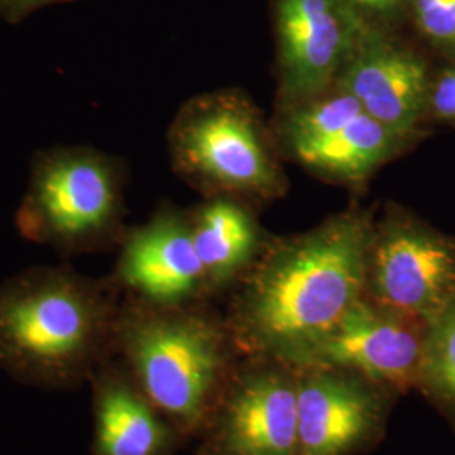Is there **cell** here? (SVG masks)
Instances as JSON below:
<instances>
[{
    "mask_svg": "<svg viewBox=\"0 0 455 455\" xmlns=\"http://www.w3.org/2000/svg\"><path fill=\"white\" fill-rule=\"evenodd\" d=\"M374 214L351 208L270 240L233 287L225 314L242 356L299 364L364 297Z\"/></svg>",
    "mask_w": 455,
    "mask_h": 455,
    "instance_id": "6da1fadb",
    "label": "cell"
},
{
    "mask_svg": "<svg viewBox=\"0 0 455 455\" xmlns=\"http://www.w3.org/2000/svg\"><path fill=\"white\" fill-rule=\"evenodd\" d=\"M116 283L66 267L31 268L0 283V368L65 388L95 376L115 353Z\"/></svg>",
    "mask_w": 455,
    "mask_h": 455,
    "instance_id": "7a4b0ae2",
    "label": "cell"
},
{
    "mask_svg": "<svg viewBox=\"0 0 455 455\" xmlns=\"http://www.w3.org/2000/svg\"><path fill=\"white\" fill-rule=\"evenodd\" d=\"M115 353L137 388L184 439L199 437L242 358L225 315L203 302L122 306Z\"/></svg>",
    "mask_w": 455,
    "mask_h": 455,
    "instance_id": "3957f363",
    "label": "cell"
},
{
    "mask_svg": "<svg viewBox=\"0 0 455 455\" xmlns=\"http://www.w3.org/2000/svg\"><path fill=\"white\" fill-rule=\"evenodd\" d=\"M167 142L174 171L210 197L272 199L285 191L276 139L255 107L236 92H212L186 101Z\"/></svg>",
    "mask_w": 455,
    "mask_h": 455,
    "instance_id": "277c9868",
    "label": "cell"
},
{
    "mask_svg": "<svg viewBox=\"0 0 455 455\" xmlns=\"http://www.w3.org/2000/svg\"><path fill=\"white\" fill-rule=\"evenodd\" d=\"M124 167L88 146L46 148L31 164L16 214L20 235L65 253L93 251L122 238Z\"/></svg>",
    "mask_w": 455,
    "mask_h": 455,
    "instance_id": "5b68a950",
    "label": "cell"
},
{
    "mask_svg": "<svg viewBox=\"0 0 455 455\" xmlns=\"http://www.w3.org/2000/svg\"><path fill=\"white\" fill-rule=\"evenodd\" d=\"M364 297L430 323L455 297V236L388 203L374 220Z\"/></svg>",
    "mask_w": 455,
    "mask_h": 455,
    "instance_id": "8992f818",
    "label": "cell"
},
{
    "mask_svg": "<svg viewBox=\"0 0 455 455\" xmlns=\"http://www.w3.org/2000/svg\"><path fill=\"white\" fill-rule=\"evenodd\" d=\"M275 139L295 163L327 180L349 184L368 180L420 142L378 122L338 86L282 110Z\"/></svg>",
    "mask_w": 455,
    "mask_h": 455,
    "instance_id": "52a82bcc",
    "label": "cell"
},
{
    "mask_svg": "<svg viewBox=\"0 0 455 455\" xmlns=\"http://www.w3.org/2000/svg\"><path fill=\"white\" fill-rule=\"evenodd\" d=\"M197 439L199 455H297V366L242 356Z\"/></svg>",
    "mask_w": 455,
    "mask_h": 455,
    "instance_id": "ba28073f",
    "label": "cell"
},
{
    "mask_svg": "<svg viewBox=\"0 0 455 455\" xmlns=\"http://www.w3.org/2000/svg\"><path fill=\"white\" fill-rule=\"evenodd\" d=\"M400 398L351 370L297 366V455L368 454L385 439Z\"/></svg>",
    "mask_w": 455,
    "mask_h": 455,
    "instance_id": "9c48e42d",
    "label": "cell"
},
{
    "mask_svg": "<svg viewBox=\"0 0 455 455\" xmlns=\"http://www.w3.org/2000/svg\"><path fill=\"white\" fill-rule=\"evenodd\" d=\"M370 26L347 0H274L280 110L332 88Z\"/></svg>",
    "mask_w": 455,
    "mask_h": 455,
    "instance_id": "30bf717a",
    "label": "cell"
},
{
    "mask_svg": "<svg viewBox=\"0 0 455 455\" xmlns=\"http://www.w3.org/2000/svg\"><path fill=\"white\" fill-rule=\"evenodd\" d=\"M434 69L398 31L370 26L342 66L334 86L358 100L366 114L422 142Z\"/></svg>",
    "mask_w": 455,
    "mask_h": 455,
    "instance_id": "8fae6325",
    "label": "cell"
},
{
    "mask_svg": "<svg viewBox=\"0 0 455 455\" xmlns=\"http://www.w3.org/2000/svg\"><path fill=\"white\" fill-rule=\"evenodd\" d=\"M427 327V321L363 297L295 366L323 364L351 370L405 396L417 391Z\"/></svg>",
    "mask_w": 455,
    "mask_h": 455,
    "instance_id": "7c38bea8",
    "label": "cell"
},
{
    "mask_svg": "<svg viewBox=\"0 0 455 455\" xmlns=\"http://www.w3.org/2000/svg\"><path fill=\"white\" fill-rule=\"evenodd\" d=\"M114 282L133 300L150 306L203 302L208 297L206 276L189 212L163 208L146 225L124 235Z\"/></svg>",
    "mask_w": 455,
    "mask_h": 455,
    "instance_id": "4fadbf2b",
    "label": "cell"
},
{
    "mask_svg": "<svg viewBox=\"0 0 455 455\" xmlns=\"http://www.w3.org/2000/svg\"><path fill=\"white\" fill-rule=\"evenodd\" d=\"M93 415L95 455H172L186 440L122 366L95 373Z\"/></svg>",
    "mask_w": 455,
    "mask_h": 455,
    "instance_id": "5bb4252c",
    "label": "cell"
},
{
    "mask_svg": "<svg viewBox=\"0 0 455 455\" xmlns=\"http://www.w3.org/2000/svg\"><path fill=\"white\" fill-rule=\"evenodd\" d=\"M189 220L208 295L235 287L270 242L236 197L212 196L189 212Z\"/></svg>",
    "mask_w": 455,
    "mask_h": 455,
    "instance_id": "9a60e30c",
    "label": "cell"
},
{
    "mask_svg": "<svg viewBox=\"0 0 455 455\" xmlns=\"http://www.w3.org/2000/svg\"><path fill=\"white\" fill-rule=\"evenodd\" d=\"M417 391L455 430V297L428 323Z\"/></svg>",
    "mask_w": 455,
    "mask_h": 455,
    "instance_id": "2e32d148",
    "label": "cell"
},
{
    "mask_svg": "<svg viewBox=\"0 0 455 455\" xmlns=\"http://www.w3.org/2000/svg\"><path fill=\"white\" fill-rule=\"evenodd\" d=\"M408 20L423 44L455 60V0H410Z\"/></svg>",
    "mask_w": 455,
    "mask_h": 455,
    "instance_id": "e0dca14e",
    "label": "cell"
},
{
    "mask_svg": "<svg viewBox=\"0 0 455 455\" xmlns=\"http://www.w3.org/2000/svg\"><path fill=\"white\" fill-rule=\"evenodd\" d=\"M455 125V78L445 65L434 69L427 98V124Z\"/></svg>",
    "mask_w": 455,
    "mask_h": 455,
    "instance_id": "ac0fdd59",
    "label": "cell"
},
{
    "mask_svg": "<svg viewBox=\"0 0 455 455\" xmlns=\"http://www.w3.org/2000/svg\"><path fill=\"white\" fill-rule=\"evenodd\" d=\"M408 2L410 0H347L368 24L391 31H398L408 20Z\"/></svg>",
    "mask_w": 455,
    "mask_h": 455,
    "instance_id": "d6986e66",
    "label": "cell"
},
{
    "mask_svg": "<svg viewBox=\"0 0 455 455\" xmlns=\"http://www.w3.org/2000/svg\"><path fill=\"white\" fill-rule=\"evenodd\" d=\"M68 2L76 0H0V17L9 24H17L44 7Z\"/></svg>",
    "mask_w": 455,
    "mask_h": 455,
    "instance_id": "ffe728a7",
    "label": "cell"
}]
</instances>
